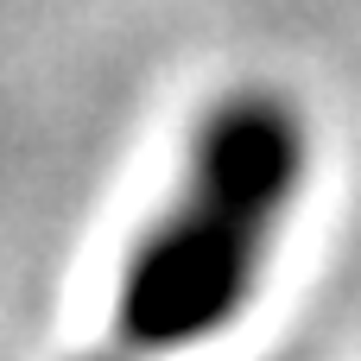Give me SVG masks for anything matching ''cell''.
I'll return each instance as SVG.
<instances>
[{
  "label": "cell",
  "instance_id": "cell-1",
  "mask_svg": "<svg viewBox=\"0 0 361 361\" xmlns=\"http://www.w3.org/2000/svg\"><path fill=\"white\" fill-rule=\"evenodd\" d=\"M311 108L267 76L228 82L190 121L178 171L108 292V355L178 361L222 343L260 298L311 190Z\"/></svg>",
  "mask_w": 361,
  "mask_h": 361
}]
</instances>
